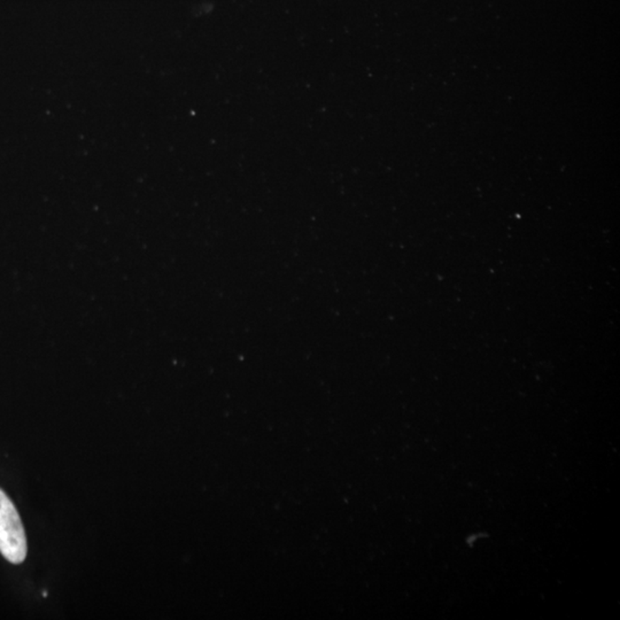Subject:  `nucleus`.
Listing matches in <instances>:
<instances>
[{"instance_id": "obj_1", "label": "nucleus", "mask_w": 620, "mask_h": 620, "mask_svg": "<svg viewBox=\"0 0 620 620\" xmlns=\"http://www.w3.org/2000/svg\"><path fill=\"white\" fill-rule=\"evenodd\" d=\"M27 552V538L18 510L0 489V552L11 563L21 564Z\"/></svg>"}]
</instances>
